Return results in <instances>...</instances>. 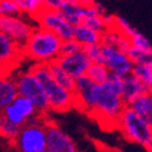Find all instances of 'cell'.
I'll return each instance as SVG.
<instances>
[{"mask_svg":"<svg viewBox=\"0 0 152 152\" xmlns=\"http://www.w3.org/2000/svg\"><path fill=\"white\" fill-rule=\"evenodd\" d=\"M61 43L62 39L56 33L38 26L22 45V51L24 57L33 62L48 63L60 56Z\"/></svg>","mask_w":152,"mask_h":152,"instance_id":"cell-1","label":"cell"},{"mask_svg":"<svg viewBox=\"0 0 152 152\" xmlns=\"http://www.w3.org/2000/svg\"><path fill=\"white\" fill-rule=\"evenodd\" d=\"M35 77L42 83L51 112L63 113L74 107V94L73 91L67 90L66 88L60 85L50 73L48 65L42 62H34V65L29 67Z\"/></svg>","mask_w":152,"mask_h":152,"instance_id":"cell-2","label":"cell"},{"mask_svg":"<svg viewBox=\"0 0 152 152\" xmlns=\"http://www.w3.org/2000/svg\"><path fill=\"white\" fill-rule=\"evenodd\" d=\"M17 152H42L46 150L45 116H37L20 128L11 141Z\"/></svg>","mask_w":152,"mask_h":152,"instance_id":"cell-3","label":"cell"},{"mask_svg":"<svg viewBox=\"0 0 152 152\" xmlns=\"http://www.w3.org/2000/svg\"><path fill=\"white\" fill-rule=\"evenodd\" d=\"M125 106L126 104L122 95L113 91L107 83H104L100 84L96 106L90 116L97 119L100 124H113V126L117 128L118 117Z\"/></svg>","mask_w":152,"mask_h":152,"instance_id":"cell-4","label":"cell"},{"mask_svg":"<svg viewBox=\"0 0 152 152\" xmlns=\"http://www.w3.org/2000/svg\"><path fill=\"white\" fill-rule=\"evenodd\" d=\"M12 74H14V78L16 82L18 95L29 99L37 107L39 115L46 116V113L50 112L49 101L42 83L35 77V74L32 72V69L28 68L16 73L14 71Z\"/></svg>","mask_w":152,"mask_h":152,"instance_id":"cell-5","label":"cell"},{"mask_svg":"<svg viewBox=\"0 0 152 152\" xmlns=\"http://www.w3.org/2000/svg\"><path fill=\"white\" fill-rule=\"evenodd\" d=\"M117 129L126 141L144 145L152 136L151 125L135 111L125 106L117 121Z\"/></svg>","mask_w":152,"mask_h":152,"instance_id":"cell-6","label":"cell"},{"mask_svg":"<svg viewBox=\"0 0 152 152\" xmlns=\"http://www.w3.org/2000/svg\"><path fill=\"white\" fill-rule=\"evenodd\" d=\"M100 84L93 82L86 74L75 79L74 94V107L86 115H91L99 96Z\"/></svg>","mask_w":152,"mask_h":152,"instance_id":"cell-7","label":"cell"},{"mask_svg":"<svg viewBox=\"0 0 152 152\" xmlns=\"http://www.w3.org/2000/svg\"><path fill=\"white\" fill-rule=\"evenodd\" d=\"M35 26L32 22V18L28 16L0 15V32L9 35L21 46L27 42Z\"/></svg>","mask_w":152,"mask_h":152,"instance_id":"cell-8","label":"cell"},{"mask_svg":"<svg viewBox=\"0 0 152 152\" xmlns=\"http://www.w3.org/2000/svg\"><path fill=\"white\" fill-rule=\"evenodd\" d=\"M39 27L46 28L56 33L61 39H68L73 37V24H71L58 10L43 9L34 18Z\"/></svg>","mask_w":152,"mask_h":152,"instance_id":"cell-9","label":"cell"},{"mask_svg":"<svg viewBox=\"0 0 152 152\" xmlns=\"http://www.w3.org/2000/svg\"><path fill=\"white\" fill-rule=\"evenodd\" d=\"M46 150L49 152H79L73 139L55 123L45 118Z\"/></svg>","mask_w":152,"mask_h":152,"instance_id":"cell-10","label":"cell"},{"mask_svg":"<svg viewBox=\"0 0 152 152\" xmlns=\"http://www.w3.org/2000/svg\"><path fill=\"white\" fill-rule=\"evenodd\" d=\"M102 53H104V63L107 66L111 73L125 77V75L132 74L134 63L129 58L126 51L102 43Z\"/></svg>","mask_w":152,"mask_h":152,"instance_id":"cell-11","label":"cell"},{"mask_svg":"<svg viewBox=\"0 0 152 152\" xmlns=\"http://www.w3.org/2000/svg\"><path fill=\"white\" fill-rule=\"evenodd\" d=\"M23 58L22 46L5 33L0 32V63L15 71V67L20 65Z\"/></svg>","mask_w":152,"mask_h":152,"instance_id":"cell-12","label":"cell"},{"mask_svg":"<svg viewBox=\"0 0 152 152\" xmlns=\"http://www.w3.org/2000/svg\"><path fill=\"white\" fill-rule=\"evenodd\" d=\"M57 61L60 62L62 68L74 79L86 74L88 68L93 63L84 50H80L72 55H60L57 57Z\"/></svg>","mask_w":152,"mask_h":152,"instance_id":"cell-13","label":"cell"},{"mask_svg":"<svg viewBox=\"0 0 152 152\" xmlns=\"http://www.w3.org/2000/svg\"><path fill=\"white\" fill-rule=\"evenodd\" d=\"M126 106L135 111L139 116H141L152 128V99L148 91L136 95L126 104Z\"/></svg>","mask_w":152,"mask_h":152,"instance_id":"cell-14","label":"cell"},{"mask_svg":"<svg viewBox=\"0 0 152 152\" xmlns=\"http://www.w3.org/2000/svg\"><path fill=\"white\" fill-rule=\"evenodd\" d=\"M58 11L73 26L82 23L84 18V6L78 0H62Z\"/></svg>","mask_w":152,"mask_h":152,"instance_id":"cell-15","label":"cell"},{"mask_svg":"<svg viewBox=\"0 0 152 152\" xmlns=\"http://www.w3.org/2000/svg\"><path fill=\"white\" fill-rule=\"evenodd\" d=\"M18 95L14 74H9L0 79V112L9 106Z\"/></svg>","mask_w":152,"mask_h":152,"instance_id":"cell-16","label":"cell"},{"mask_svg":"<svg viewBox=\"0 0 152 152\" xmlns=\"http://www.w3.org/2000/svg\"><path fill=\"white\" fill-rule=\"evenodd\" d=\"M73 38L84 48L86 45L101 43L102 34L85 26L84 23H78L73 26Z\"/></svg>","mask_w":152,"mask_h":152,"instance_id":"cell-17","label":"cell"},{"mask_svg":"<svg viewBox=\"0 0 152 152\" xmlns=\"http://www.w3.org/2000/svg\"><path fill=\"white\" fill-rule=\"evenodd\" d=\"M48 65V68L50 71V73H51L53 78L60 84L62 85L63 88H66L67 90L69 91H74L75 89V79L73 77H71V75L62 68V66L60 65V62L56 60H53L46 63Z\"/></svg>","mask_w":152,"mask_h":152,"instance_id":"cell-18","label":"cell"},{"mask_svg":"<svg viewBox=\"0 0 152 152\" xmlns=\"http://www.w3.org/2000/svg\"><path fill=\"white\" fill-rule=\"evenodd\" d=\"M148 89L145 86V84L139 80L135 75L129 74L124 77L123 82V90H122V97L125 101V104H128L132 99H134L136 95L147 91Z\"/></svg>","mask_w":152,"mask_h":152,"instance_id":"cell-19","label":"cell"},{"mask_svg":"<svg viewBox=\"0 0 152 152\" xmlns=\"http://www.w3.org/2000/svg\"><path fill=\"white\" fill-rule=\"evenodd\" d=\"M101 43L113 45V46L123 50V51H128V49L132 46L129 38L126 35H124L122 32H119L115 27H108L102 33V39H101Z\"/></svg>","mask_w":152,"mask_h":152,"instance_id":"cell-20","label":"cell"},{"mask_svg":"<svg viewBox=\"0 0 152 152\" xmlns=\"http://www.w3.org/2000/svg\"><path fill=\"white\" fill-rule=\"evenodd\" d=\"M11 104L18 110V112L23 117H26L27 121H29V119H32L37 116H40L39 112H38V110H37V107L34 106V104L29 99L24 97V96L17 95L16 99L12 101Z\"/></svg>","mask_w":152,"mask_h":152,"instance_id":"cell-21","label":"cell"},{"mask_svg":"<svg viewBox=\"0 0 152 152\" xmlns=\"http://www.w3.org/2000/svg\"><path fill=\"white\" fill-rule=\"evenodd\" d=\"M110 69L105 63H91L86 71V75L96 84H104L110 77Z\"/></svg>","mask_w":152,"mask_h":152,"instance_id":"cell-22","label":"cell"},{"mask_svg":"<svg viewBox=\"0 0 152 152\" xmlns=\"http://www.w3.org/2000/svg\"><path fill=\"white\" fill-rule=\"evenodd\" d=\"M128 54L129 58L133 61L134 65L136 63H144V65H151L152 66V49L144 50V49H139L135 46H130L128 49Z\"/></svg>","mask_w":152,"mask_h":152,"instance_id":"cell-23","label":"cell"},{"mask_svg":"<svg viewBox=\"0 0 152 152\" xmlns=\"http://www.w3.org/2000/svg\"><path fill=\"white\" fill-rule=\"evenodd\" d=\"M20 132V126L11 123L1 112H0V137L5 139L7 141H12L17 136Z\"/></svg>","mask_w":152,"mask_h":152,"instance_id":"cell-24","label":"cell"},{"mask_svg":"<svg viewBox=\"0 0 152 152\" xmlns=\"http://www.w3.org/2000/svg\"><path fill=\"white\" fill-rule=\"evenodd\" d=\"M132 74L141 80L147 89L152 88V66L151 65H144V63H136L133 67Z\"/></svg>","mask_w":152,"mask_h":152,"instance_id":"cell-25","label":"cell"},{"mask_svg":"<svg viewBox=\"0 0 152 152\" xmlns=\"http://www.w3.org/2000/svg\"><path fill=\"white\" fill-rule=\"evenodd\" d=\"M82 23H84L85 26L90 27L91 29L99 32L102 34L107 28L108 26L106 24L105 20H104V16H99V15H88V16H84Z\"/></svg>","mask_w":152,"mask_h":152,"instance_id":"cell-26","label":"cell"},{"mask_svg":"<svg viewBox=\"0 0 152 152\" xmlns=\"http://www.w3.org/2000/svg\"><path fill=\"white\" fill-rule=\"evenodd\" d=\"M1 113H3V115H4L11 123H14L15 125L20 126V128L28 122V121L26 119V117H23L21 113L18 112V110H17L14 105H12V104H10L9 106H6V107L1 111Z\"/></svg>","mask_w":152,"mask_h":152,"instance_id":"cell-27","label":"cell"},{"mask_svg":"<svg viewBox=\"0 0 152 152\" xmlns=\"http://www.w3.org/2000/svg\"><path fill=\"white\" fill-rule=\"evenodd\" d=\"M88 57L93 63H104V53H102V43H96L91 45H86L83 48Z\"/></svg>","mask_w":152,"mask_h":152,"instance_id":"cell-28","label":"cell"},{"mask_svg":"<svg viewBox=\"0 0 152 152\" xmlns=\"http://www.w3.org/2000/svg\"><path fill=\"white\" fill-rule=\"evenodd\" d=\"M83 50V46L74 39V38H68V39H62L60 55H72Z\"/></svg>","mask_w":152,"mask_h":152,"instance_id":"cell-29","label":"cell"},{"mask_svg":"<svg viewBox=\"0 0 152 152\" xmlns=\"http://www.w3.org/2000/svg\"><path fill=\"white\" fill-rule=\"evenodd\" d=\"M112 27L117 28L119 32H122L124 35H126L128 38L132 37L136 32V29L128 22V20L122 17V16H117V15H115V20H113V26Z\"/></svg>","mask_w":152,"mask_h":152,"instance_id":"cell-30","label":"cell"},{"mask_svg":"<svg viewBox=\"0 0 152 152\" xmlns=\"http://www.w3.org/2000/svg\"><path fill=\"white\" fill-rule=\"evenodd\" d=\"M0 15L17 16L22 15V12L15 0H0Z\"/></svg>","mask_w":152,"mask_h":152,"instance_id":"cell-31","label":"cell"},{"mask_svg":"<svg viewBox=\"0 0 152 152\" xmlns=\"http://www.w3.org/2000/svg\"><path fill=\"white\" fill-rule=\"evenodd\" d=\"M129 40H130L132 46H135V48H139V49H144V50L152 49L151 42L139 31H136L132 37H129Z\"/></svg>","mask_w":152,"mask_h":152,"instance_id":"cell-32","label":"cell"},{"mask_svg":"<svg viewBox=\"0 0 152 152\" xmlns=\"http://www.w3.org/2000/svg\"><path fill=\"white\" fill-rule=\"evenodd\" d=\"M123 82H124V77H121V75L110 73V77L107 79V84L111 86V89L113 91H116L117 94L122 95V90H123Z\"/></svg>","mask_w":152,"mask_h":152,"instance_id":"cell-33","label":"cell"},{"mask_svg":"<svg viewBox=\"0 0 152 152\" xmlns=\"http://www.w3.org/2000/svg\"><path fill=\"white\" fill-rule=\"evenodd\" d=\"M43 6L45 9H53V10H58L62 0H42Z\"/></svg>","mask_w":152,"mask_h":152,"instance_id":"cell-34","label":"cell"},{"mask_svg":"<svg viewBox=\"0 0 152 152\" xmlns=\"http://www.w3.org/2000/svg\"><path fill=\"white\" fill-rule=\"evenodd\" d=\"M12 72H14V71H12L10 67L3 65V63H0V79L6 77V75H9V74H11Z\"/></svg>","mask_w":152,"mask_h":152,"instance_id":"cell-35","label":"cell"},{"mask_svg":"<svg viewBox=\"0 0 152 152\" xmlns=\"http://www.w3.org/2000/svg\"><path fill=\"white\" fill-rule=\"evenodd\" d=\"M99 151H100V152H122L119 148L111 147V146H106V145H101V146L99 147Z\"/></svg>","mask_w":152,"mask_h":152,"instance_id":"cell-36","label":"cell"},{"mask_svg":"<svg viewBox=\"0 0 152 152\" xmlns=\"http://www.w3.org/2000/svg\"><path fill=\"white\" fill-rule=\"evenodd\" d=\"M142 146L146 148V151H147V152H152V136L148 139V140H147Z\"/></svg>","mask_w":152,"mask_h":152,"instance_id":"cell-37","label":"cell"},{"mask_svg":"<svg viewBox=\"0 0 152 152\" xmlns=\"http://www.w3.org/2000/svg\"><path fill=\"white\" fill-rule=\"evenodd\" d=\"M78 1L83 5V6H89V5H93L96 0H78Z\"/></svg>","mask_w":152,"mask_h":152,"instance_id":"cell-38","label":"cell"},{"mask_svg":"<svg viewBox=\"0 0 152 152\" xmlns=\"http://www.w3.org/2000/svg\"><path fill=\"white\" fill-rule=\"evenodd\" d=\"M147 91H148V94H150V96H151V99H152V88H151V89H148Z\"/></svg>","mask_w":152,"mask_h":152,"instance_id":"cell-39","label":"cell"},{"mask_svg":"<svg viewBox=\"0 0 152 152\" xmlns=\"http://www.w3.org/2000/svg\"><path fill=\"white\" fill-rule=\"evenodd\" d=\"M42 152H49V151H48V150H44V151H42Z\"/></svg>","mask_w":152,"mask_h":152,"instance_id":"cell-40","label":"cell"}]
</instances>
